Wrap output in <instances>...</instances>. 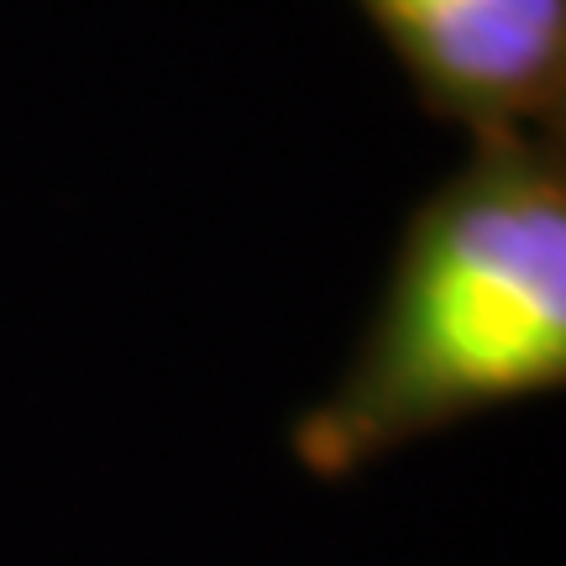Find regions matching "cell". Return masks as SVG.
Listing matches in <instances>:
<instances>
[{"instance_id": "obj_1", "label": "cell", "mask_w": 566, "mask_h": 566, "mask_svg": "<svg viewBox=\"0 0 566 566\" xmlns=\"http://www.w3.org/2000/svg\"><path fill=\"white\" fill-rule=\"evenodd\" d=\"M566 378V153L556 132L472 142L415 210L384 310L342 378L289 430L342 483L446 424Z\"/></svg>"}, {"instance_id": "obj_2", "label": "cell", "mask_w": 566, "mask_h": 566, "mask_svg": "<svg viewBox=\"0 0 566 566\" xmlns=\"http://www.w3.org/2000/svg\"><path fill=\"white\" fill-rule=\"evenodd\" d=\"M420 90L472 142L556 132L566 101V0H363Z\"/></svg>"}]
</instances>
